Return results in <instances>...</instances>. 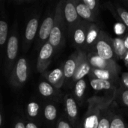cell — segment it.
<instances>
[{
	"mask_svg": "<svg viewBox=\"0 0 128 128\" xmlns=\"http://www.w3.org/2000/svg\"><path fill=\"white\" fill-rule=\"evenodd\" d=\"M56 89L47 81H42L38 85V92L44 98L52 97L55 94Z\"/></svg>",
	"mask_w": 128,
	"mask_h": 128,
	"instance_id": "603a6c76",
	"label": "cell"
},
{
	"mask_svg": "<svg viewBox=\"0 0 128 128\" xmlns=\"http://www.w3.org/2000/svg\"><path fill=\"white\" fill-rule=\"evenodd\" d=\"M112 46L115 55L118 58H124L125 55L128 52L127 49L125 48L124 40L122 38H115L112 39Z\"/></svg>",
	"mask_w": 128,
	"mask_h": 128,
	"instance_id": "ffe728a7",
	"label": "cell"
},
{
	"mask_svg": "<svg viewBox=\"0 0 128 128\" xmlns=\"http://www.w3.org/2000/svg\"><path fill=\"white\" fill-rule=\"evenodd\" d=\"M101 30L99 28V27L94 24V23H90L87 36H86V45L85 48L88 50H94L96 43L100 37Z\"/></svg>",
	"mask_w": 128,
	"mask_h": 128,
	"instance_id": "9a60e30c",
	"label": "cell"
},
{
	"mask_svg": "<svg viewBox=\"0 0 128 128\" xmlns=\"http://www.w3.org/2000/svg\"><path fill=\"white\" fill-rule=\"evenodd\" d=\"M19 50V35L17 26L14 23L12 32L8 36L6 44V56L4 63V74L9 79L10 73L16 64V58Z\"/></svg>",
	"mask_w": 128,
	"mask_h": 128,
	"instance_id": "3957f363",
	"label": "cell"
},
{
	"mask_svg": "<svg viewBox=\"0 0 128 128\" xmlns=\"http://www.w3.org/2000/svg\"><path fill=\"white\" fill-rule=\"evenodd\" d=\"M57 108L53 104H47L44 110V116L46 121L54 122L57 117Z\"/></svg>",
	"mask_w": 128,
	"mask_h": 128,
	"instance_id": "d4e9b609",
	"label": "cell"
},
{
	"mask_svg": "<svg viewBox=\"0 0 128 128\" xmlns=\"http://www.w3.org/2000/svg\"><path fill=\"white\" fill-rule=\"evenodd\" d=\"M65 111L68 118L72 124L76 120L78 116V108L75 99L70 95H67L65 97Z\"/></svg>",
	"mask_w": 128,
	"mask_h": 128,
	"instance_id": "d6986e66",
	"label": "cell"
},
{
	"mask_svg": "<svg viewBox=\"0 0 128 128\" xmlns=\"http://www.w3.org/2000/svg\"><path fill=\"white\" fill-rule=\"evenodd\" d=\"M26 128H38V127L33 122H28L26 124Z\"/></svg>",
	"mask_w": 128,
	"mask_h": 128,
	"instance_id": "e575fe53",
	"label": "cell"
},
{
	"mask_svg": "<svg viewBox=\"0 0 128 128\" xmlns=\"http://www.w3.org/2000/svg\"><path fill=\"white\" fill-rule=\"evenodd\" d=\"M64 2V1H60L55 8L54 23L48 40V42L53 46L55 50L61 49L65 40L67 27L63 14Z\"/></svg>",
	"mask_w": 128,
	"mask_h": 128,
	"instance_id": "7a4b0ae2",
	"label": "cell"
},
{
	"mask_svg": "<svg viewBox=\"0 0 128 128\" xmlns=\"http://www.w3.org/2000/svg\"><path fill=\"white\" fill-rule=\"evenodd\" d=\"M2 113L0 112V128L2 127Z\"/></svg>",
	"mask_w": 128,
	"mask_h": 128,
	"instance_id": "f35d334b",
	"label": "cell"
},
{
	"mask_svg": "<svg viewBox=\"0 0 128 128\" xmlns=\"http://www.w3.org/2000/svg\"><path fill=\"white\" fill-rule=\"evenodd\" d=\"M123 40H124V44L125 48L127 49V50L128 51V34L124 37V38Z\"/></svg>",
	"mask_w": 128,
	"mask_h": 128,
	"instance_id": "d590c367",
	"label": "cell"
},
{
	"mask_svg": "<svg viewBox=\"0 0 128 128\" xmlns=\"http://www.w3.org/2000/svg\"><path fill=\"white\" fill-rule=\"evenodd\" d=\"M91 22L81 20L78 26L74 29L71 37L74 44L79 48H83L86 45L88 29Z\"/></svg>",
	"mask_w": 128,
	"mask_h": 128,
	"instance_id": "7c38bea8",
	"label": "cell"
},
{
	"mask_svg": "<svg viewBox=\"0 0 128 128\" xmlns=\"http://www.w3.org/2000/svg\"><path fill=\"white\" fill-rule=\"evenodd\" d=\"M28 62L26 58L21 57L16 62L9 77L10 85L15 88H20L23 86L28 80Z\"/></svg>",
	"mask_w": 128,
	"mask_h": 128,
	"instance_id": "277c9868",
	"label": "cell"
},
{
	"mask_svg": "<svg viewBox=\"0 0 128 128\" xmlns=\"http://www.w3.org/2000/svg\"><path fill=\"white\" fill-rule=\"evenodd\" d=\"M110 105L106 106L102 112V116L98 128H110V124L114 115L110 109Z\"/></svg>",
	"mask_w": 128,
	"mask_h": 128,
	"instance_id": "44dd1931",
	"label": "cell"
},
{
	"mask_svg": "<svg viewBox=\"0 0 128 128\" xmlns=\"http://www.w3.org/2000/svg\"><path fill=\"white\" fill-rule=\"evenodd\" d=\"M124 59L125 62H126V63L128 64V52H127V54L125 55V56H124Z\"/></svg>",
	"mask_w": 128,
	"mask_h": 128,
	"instance_id": "8d00e7d4",
	"label": "cell"
},
{
	"mask_svg": "<svg viewBox=\"0 0 128 128\" xmlns=\"http://www.w3.org/2000/svg\"><path fill=\"white\" fill-rule=\"evenodd\" d=\"M110 128H128V127L120 116L114 115L110 124Z\"/></svg>",
	"mask_w": 128,
	"mask_h": 128,
	"instance_id": "83f0119b",
	"label": "cell"
},
{
	"mask_svg": "<svg viewBox=\"0 0 128 128\" xmlns=\"http://www.w3.org/2000/svg\"><path fill=\"white\" fill-rule=\"evenodd\" d=\"M43 76L47 82L56 89H59L63 86L65 80L63 68H58L50 72H44Z\"/></svg>",
	"mask_w": 128,
	"mask_h": 128,
	"instance_id": "4fadbf2b",
	"label": "cell"
},
{
	"mask_svg": "<svg viewBox=\"0 0 128 128\" xmlns=\"http://www.w3.org/2000/svg\"><path fill=\"white\" fill-rule=\"evenodd\" d=\"M82 52V50L76 51L65 62L63 66V72H64L65 80L68 81L70 79H73L75 71L76 70V68L80 61Z\"/></svg>",
	"mask_w": 128,
	"mask_h": 128,
	"instance_id": "8fae6325",
	"label": "cell"
},
{
	"mask_svg": "<svg viewBox=\"0 0 128 128\" xmlns=\"http://www.w3.org/2000/svg\"><path fill=\"white\" fill-rule=\"evenodd\" d=\"M117 12H118L121 20L124 22V25L128 28V11H127L126 10H124V8H122L121 7H118Z\"/></svg>",
	"mask_w": 128,
	"mask_h": 128,
	"instance_id": "f1b7e54d",
	"label": "cell"
},
{
	"mask_svg": "<svg viewBox=\"0 0 128 128\" xmlns=\"http://www.w3.org/2000/svg\"><path fill=\"white\" fill-rule=\"evenodd\" d=\"M1 4H3V2L0 1V12H1L2 10H4V7H3V4H2V5H1Z\"/></svg>",
	"mask_w": 128,
	"mask_h": 128,
	"instance_id": "74e56055",
	"label": "cell"
},
{
	"mask_svg": "<svg viewBox=\"0 0 128 128\" xmlns=\"http://www.w3.org/2000/svg\"><path fill=\"white\" fill-rule=\"evenodd\" d=\"M40 110V106L38 103L36 101H30L26 106L27 115L31 118H35L39 116Z\"/></svg>",
	"mask_w": 128,
	"mask_h": 128,
	"instance_id": "484cf974",
	"label": "cell"
},
{
	"mask_svg": "<svg viewBox=\"0 0 128 128\" xmlns=\"http://www.w3.org/2000/svg\"><path fill=\"white\" fill-rule=\"evenodd\" d=\"M39 20H40V15L35 14L30 17V19L28 20L26 23V26L25 27L24 34H23V40H22V50L25 52H26L28 50L32 43L33 42L38 32Z\"/></svg>",
	"mask_w": 128,
	"mask_h": 128,
	"instance_id": "52a82bcc",
	"label": "cell"
},
{
	"mask_svg": "<svg viewBox=\"0 0 128 128\" xmlns=\"http://www.w3.org/2000/svg\"><path fill=\"white\" fill-rule=\"evenodd\" d=\"M63 14L66 23L67 32L68 34L71 37L74 29L81 21L80 17L79 16L76 9L74 0L66 1L64 2Z\"/></svg>",
	"mask_w": 128,
	"mask_h": 128,
	"instance_id": "8992f818",
	"label": "cell"
},
{
	"mask_svg": "<svg viewBox=\"0 0 128 128\" xmlns=\"http://www.w3.org/2000/svg\"><path fill=\"white\" fill-rule=\"evenodd\" d=\"M89 75H90V78H92V79L106 80V81H110L113 82L114 81L117 80L118 74L114 71L109 70L92 68V70Z\"/></svg>",
	"mask_w": 128,
	"mask_h": 128,
	"instance_id": "ac0fdd59",
	"label": "cell"
},
{
	"mask_svg": "<svg viewBox=\"0 0 128 128\" xmlns=\"http://www.w3.org/2000/svg\"><path fill=\"white\" fill-rule=\"evenodd\" d=\"M94 52L102 58L108 61H116L115 52L112 46V38L106 32L101 31L100 37L96 43Z\"/></svg>",
	"mask_w": 128,
	"mask_h": 128,
	"instance_id": "5b68a950",
	"label": "cell"
},
{
	"mask_svg": "<svg viewBox=\"0 0 128 128\" xmlns=\"http://www.w3.org/2000/svg\"><path fill=\"white\" fill-rule=\"evenodd\" d=\"M54 51L55 50L53 46L48 41L42 46V47L40 49L36 64V68L38 72L41 74L46 72V70L52 62V58Z\"/></svg>",
	"mask_w": 128,
	"mask_h": 128,
	"instance_id": "9c48e42d",
	"label": "cell"
},
{
	"mask_svg": "<svg viewBox=\"0 0 128 128\" xmlns=\"http://www.w3.org/2000/svg\"><path fill=\"white\" fill-rule=\"evenodd\" d=\"M122 81V83H123L124 86L125 87V88L128 89V73H125L123 74Z\"/></svg>",
	"mask_w": 128,
	"mask_h": 128,
	"instance_id": "d6a6232c",
	"label": "cell"
},
{
	"mask_svg": "<svg viewBox=\"0 0 128 128\" xmlns=\"http://www.w3.org/2000/svg\"><path fill=\"white\" fill-rule=\"evenodd\" d=\"M82 2L96 15L99 14V2L96 0H82Z\"/></svg>",
	"mask_w": 128,
	"mask_h": 128,
	"instance_id": "4316f807",
	"label": "cell"
},
{
	"mask_svg": "<svg viewBox=\"0 0 128 128\" xmlns=\"http://www.w3.org/2000/svg\"><path fill=\"white\" fill-rule=\"evenodd\" d=\"M88 62L92 68L101 69V70H109L118 73L119 68L116 64V61H108L102 58L95 52H91L87 54Z\"/></svg>",
	"mask_w": 128,
	"mask_h": 128,
	"instance_id": "30bf717a",
	"label": "cell"
},
{
	"mask_svg": "<svg viewBox=\"0 0 128 128\" xmlns=\"http://www.w3.org/2000/svg\"><path fill=\"white\" fill-rule=\"evenodd\" d=\"M112 100L103 97H92L88 100V109L83 118L82 128H98L102 112Z\"/></svg>",
	"mask_w": 128,
	"mask_h": 128,
	"instance_id": "6da1fadb",
	"label": "cell"
},
{
	"mask_svg": "<svg viewBox=\"0 0 128 128\" xmlns=\"http://www.w3.org/2000/svg\"><path fill=\"white\" fill-rule=\"evenodd\" d=\"M86 88H87V84L84 79L76 82L74 86V95L76 99L81 100L83 98L86 91Z\"/></svg>",
	"mask_w": 128,
	"mask_h": 128,
	"instance_id": "cb8c5ba5",
	"label": "cell"
},
{
	"mask_svg": "<svg viewBox=\"0 0 128 128\" xmlns=\"http://www.w3.org/2000/svg\"><path fill=\"white\" fill-rule=\"evenodd\" d=\"M91 70H92V67L88 62L87 53L82 50L80 61L76 68V70L75 71L74 77L72 79L73 81L77 82L80 80H82L86 75H88L90 74Z\"/></svg>",
	"mask_w": 128,
	"mask_h": 128,
	"instance_id": "5bb4252c",
	"label": "cell"
},
{
	"mask_svg": "<svg viewBox=\"0 0 128 128\" xmlns=\"http://www.w3.org/2000/svg\"><path fill=\"white\" fill-rule=\"evenodd\" d=\"M114 29H115V32L117 35H122L125 30H126V26L124 25V23H121V22H118L116 23L115 26H114Z\"/></svg>",
	"mask_w": 128,
	"mask_h": 128,
	"instance_id": "f546056e",
	"label": "cell"
},
{
	"mask_svg": "<svg viewBox=\"0 0 128 128\" xmlns=\"http://www.w3.org/2000/svg\"><path fill=\"white\" fill-rule=\"evenodd\" d=\"M90 85L95 92H110L114 94L116 93L114 83L110 81L90 78Z\"/></svg>",
	"mask_w": 128,
	"mask_h": 128,
	"instance_id": "e0dca14e",
	"label": "cell"
},
{
	"mask_svg": "<svg viewBox=\"0 0 128 128\" xmlns=\"http://www.w3.org/2000/svg\"><path fill=\"white\" fill-rule=\"evenodd\" d=\"M122 100L124 104H125L127 106H128V89L125 88L122 92Z\"/></svg>",
	"mask_w": 128,
	"mask_h": 128,
	"instance_id": "1f68e13d",
	"label": "cell"
},
{
	"mask_svg": "<svg viewBox=\"0 0 128 128\" xmlns=\"http://www.w3.org/2000/svg\"><path fill=\"white\" fill-rule=\"evenodd\" d=\"M54 16L55 10L49 13L41 22L38 32V40L36 44L37 49L39 47L41 48L42 46L48 41L54 23Z\"/></svg>",
	"mask_w": 128,
	"mask_h": 128,
	"instance_id": "ba28073f",
	"label": "cell"
},
{
	"mask_svg": "<svg viewBox=\"0 0 128 128\" xmlns=\"http://www.w3.org/2000/svg\"><path fill=\"white\" fill-rule=\"evenodd\" d=\"M57 128H71V126L69 122H67L65 119L61 118L57 123Z\"/></svg>",
	"mask_w": 128,
	"mask_h": 128,
	"instance_id": "4dcf8cb0",
	"label": "cell"
},
{
	"mask_svg": "<svg viewBox=\"0 0 128 128\" xmlns=\"http://www.w3.org/2000/svg\"><path fill=\"white\" fill-rule=\"evenodd\" d=\"M14 128H26V124L22 120H18L15 122Z\"/></svg>",
	"mask_w": 128,
	"mask_h": 128,
	"instance_id": "836d02e7",
	"label": "cell"
},
{
	"mask_svg": "<svg viewBox=\"0 0 128 128\" xmlns=\"http://www.w3.org/2000/svg\"><path fill=\"white\" fill-rule=\"evenodd\" d=\"M74 2L77 14L82 20L92 23L97 21V16L82 2V0L74 1Z\"/></svg>",
	"mask_w": 128,
	"mask_h": 128,
	"instance_id": "2e32d148",
	"label": "cell"
},
{
	"mask_svg": "<svg viewBox=\"0 0 128 128\" xmlns=\"http://www.w3.org/2000/svg\"><path fill=\"white\" fill-rule=\"evenodd\" d=\"M8 38V23L4 17H0V50L7 44Z\"/></svg>",
	"mask_w": 128,
	"mask_h": 128,
	"instance_id": "7402d4cb",
	"label": "cell"
}]
</instances>
